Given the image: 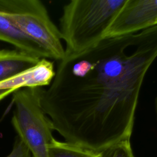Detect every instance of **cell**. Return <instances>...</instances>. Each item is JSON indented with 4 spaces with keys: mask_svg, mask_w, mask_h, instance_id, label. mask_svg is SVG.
Returning a JSON list of instances; mask_svg holds the SVG:
<instances>
[{
    "mask_svg": "<svg viewBox=\"0 0 157 157\" xmlns=\"http://www.w3.org/2000/svg\"><path fill=\"white\" fill-rule=\"evenodd\" d=\"M157 58V25L104 38L59 61L40 104L66 142L99 153L130 140L140 89Z\"/></svg>",
    "mask_w": 157,
    "mask_h": 157,
    "instance_id": "cell-1",
    "label": "cell"
},
{
    "mask_svg": "<svg viewBox=\"0 0 157 157\" xmlns=\"http://www.w3.org/2000/svg\"><path fill=\"white\" fill-rule=\"evenodd\" d=\"M126 0H73L63 7L60 18L65 55L90 48L104 39Z\"/></svg>",
    "mask_w": 157,
    "mask_h": 157,
    "instance_id": "cell-2",
    "label": "cell"
},
{
    "mask_svg": "<svg viewBox=\"0 0 157 157\" xmlns=\"http://www.w3.org/2000/svg\"><path fill=\"white\" fill-rule=\"evenodd\" d=\"M40 88H23L13 93L12 124L32 157H48L49 147L55 139L54 128L41 105Z\"/></svg>",
    "mask_w": 157,
    "mask_h": 157,
    "instance_id": "cell-3",
    "label": "cell"
},
{
    "mask_svg": "<svg viewBox=\"0 0 157 157\" xmlns=\"http://www.w3.org/2000/svg\"><path fill=\"white\" fill-rule=\"evenodd\" d=\"M8 15L16 27L37 44L48 58L60 61L65 56L59 29L39 0H3Z\"/></svg>",
    "mask_w": 157,
    "mask_h": 157,
    "instance_id": "cell-4",
    "label": "cell"
},
{
    "mask_svg": "<svg viewBox=\"0 0 157 157\" xmlns=\"http://www.w3.org/2000/svg\"><path fill=\"white\" fill-rule=\"evenodd\" d=\"M157 22V0H126L105 33V38L136 33Z\"/></svg>",
    "mask_w": 157,
    "mask_h": 157,
    "instance_id": "cell-5",
    "label": "cell"
},
{
    "mask_svg": "<svg viewBox=\"0 0 157 157\" xmlns=\"http://www.w3.org/2000/svg\"><path fill=\"white\" fill-rule=\"evenodd\" d=\"M55 75L53 62L41 59L34 67L0 82V90L17 91L23 88L43 87L49 85Z\"/></svg>",
    "mask_w": 157,
    "mask_h": 157,
    "instance_id": "cell-6",
    "label": "cell"
},
{
    "mask_svg": "<svg viewBox=\"0 0 157 157\" xmlns=\"http://www.w3.org/2000/svg\"><path fill=\"white\" fill-rule=\"evenodd\" d=\"M0 41L7 42L16 49L40 59L48 58L47 53L37 44L16 27L8 15L3 0H0Z\"/></svg>",
    "mask_w": 157,
    "mask_h": 157,
    "instance_id": "cell-7",
    "label": "cell"
},
{
    "mask_svg": "<svg viewBox=\"0 0 157 157\" xmlns=\"http://www.w3.org/2000/svg\"><path fill=\"white\" fill-rule=\"evenodd\" d=\"M40 59L17 49L0 50V82L34 67Z\"/></svg>",
    "mask_w": 157,
    "mask_h": 157,
    "instance_id": "cell-8",
    "label": "cell"
},
{
    "mask_svg": "<svg viewBox=\"0 0 157 157\" xmlns=\"http://www.w3.org/2000/svg\"><path fill=\"white\" fill-rule=\"evenodd\" d=\"M48 157H100L99 153L55 139L49 147Z\"/></svg>",
    "mask_w": 157,
    "mask_h": 157,
    "instance_id": "cell-9",
    "label": "cell"
},
{
    "mask_svg": "<svg viewBox=\"0 0 157 157\" xmlns=\"http://www.w3.org/2000/svg\"><path fill=\"white\" fill-rule=\"evenodd\" d=\"M100 157H135L130 140L121 141L99 152Z\"/></svg>",
    "mask_w": 157,
    "mask_h": 157,
    "instance_id": "cell-10",
    "label": "cell"
},
{
    "mask_svg": "<svg viewBox=\"0 0 157 157\" xmlns=\"http://www.w3.org/2000/svg\"><path fill=\"white\" fill-rule=\"evenodd\" d=\"M6 157H32V155L28 148L17 136L11 152Z\"/></svg>",
    "mask_w": 157,
    "mask_h": 157,
    "instance_id": "cell-11",
    "label": "cell"
},
{
    "mask_svg": "<svg viewBox=\"0 0 157 157\" xmlns=\"http://www.w3.org/2000/svg\"><path fill=\"white\" fill-rule=\"evenodd\" d=\"M15 91L12 90H0V101Z\"/></svg>",
    "mask_w": 157,
    "mask_h": 157,
    "instance_id": "cell-12",
    "label": "cell"
},
{
    "mask_svg": "<svg viewBox=\"0 0 157 157\" xmlns=\"http://www.w3.org/2000/svg\"><path fill=\"white\" fill-rule=\"evenodd\" d=\"M155 112H156V119H157V96L155 98Z\"/></svg>",
    "mask_w": 157,
    "mask_h": 157,
    "instance_id": "cell-13",
    "label": "cell"
},
{
    "mask_svg": "<svg viewBox=\"0 0 157 157\" xmlns=\"http://www.w3.org/2000/svg\"><path fill=\"white\" fill-rule=\"evenodd\" d=\"M156 25H157V22H156Z\"/></svg>",
    "mask_w": 157,
    "mask_h": 157,
    "instance_id": "cell-14",
    "label": "cell"
},
{
    "mask_svg": "<svg viewBox=\"0 0 157 157\" xmlns=\"http://www.w3.org/2000/svg\"></svg>",
    "mask_w": 157,
    "mask_h": 157,
    "instance_id": "cell-15",
    "label": "cell"
}]
</instances>
